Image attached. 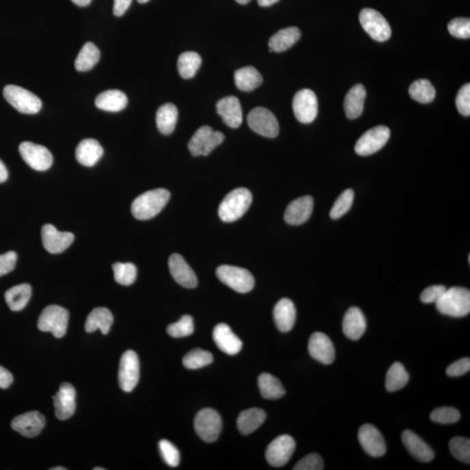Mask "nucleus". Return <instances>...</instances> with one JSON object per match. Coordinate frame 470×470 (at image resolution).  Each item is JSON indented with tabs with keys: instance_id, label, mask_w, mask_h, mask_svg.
Listing matches in <instances>:
<instances>
[{
	"instance_id": "49",
	"label": "nucleus",
	"mask_w": 470,
	"mask_h": 470,
	"mask_svg": "<svg viewBox=\"0 0 470 470\" xmlns=\"http://www.w3.org/2000/svg\"><path fill=\"white\" fill-rule=\"evenodd\" d=\"M450 34L458 38H469L470 37V19L467 18H456L447 25Z\"/></svg>"
},
{
	"instance_id": "34",
	"label": "nucleus",
	"mask_w": 470,
	"mask_h": 470,
	"mask_svg": "<svg viewBox=\"0 0 470 470\" xmlns=\"http://www.w3.org/2000/svg\"><path fill=\"white\" fill-rule=\"evenodd\" d=\"M263 79L254 66H246L237 70L235 73V82L239 90L252 92L262 84Z\"/></svg>"
},
{
	"instance_id": "37",
	"label": "nucleus",
	"mask_w": 470,
	"mask_h": 470,
	"mask_svg": "<svg viewBox=\"0 0 470 470\" xmlns=\"http://www.w3.org/2000/svg\"><path fill=\"white\" fill-rule=\"evenodd\" d=\"M258 386L261 395L266 399H280L286 394L280 380L270 374H261L258 378Z\"/></svg>"
},
{
	"instance_id": "20",
	"label": "nucleus",
	"mask_w": 470,
	"mask_h": 470,
	"mask_svg": "<svg viewBox=\"0 0 470 470\" xmlns=\"http://www.w3.org/2000/svg\"><path fill=\"white\" fill-rule=\"evenodd\" d=\"M76 390L68 382L63 383L53 396L54 408L55 415L60 420H66L75 414L76 409Z\"/></svg>"
},
{
	"instance_id": "47",
	"label": "nucleus",
	"mask_w": 470,
	"mask_h": 470,
	"mask_svg": "<svg viewBox=\"0 0 470 470\" xmlns=\"http://www.w3.org/2000/svg\"><path fill=\"white\" fill-rule=\"evenodd\" d=\"M461 418L458 409L452 407H442L434 409L430 415L431 421L441 424L456 423Z\"/></svg>"
},
{
	"instance_id": "32",
	"label": "nucleus",
	"mask_w": 470,
	"mask_h": 470,
	"mask_svg": "<svg viewBox=\"0 0 470 470\" xmlns=\"http://www.w3.org/2000/svg\"><path fill=\"white\" fill-rule=\"evenodd\" d=\"M113 322L114 316L109 309L97 308L92 310L86 319L85 329L88 332H92L100 329L102 334L107 335L109 332Z\"/></svg>"
},
{
	"instance_id": "19",
	"label": "nucleus",
	"mask_w": 470,
	"mask_h": 470,
	"mask_svg": "<svg viewBox=\"0 0 470 470\" xmlns=\"http://www.w3.org/2000/svg\"><path fill=\"white\" fill-rule=\"evenodd\" d=\"M46 425L44 415L37 411L18 415L12 421V428L22 436L33 438L38 436Z\"/></svg>"
},
{
	"instance_id": "38",
	"label": "nucleus",
	"mask_w": 470,
	"mask_h": 470,
	"mask_svg": "<svg viewBox=\"0 0 470 470\" xmlns=\"http://www.w3.org/2000/svg\"><path fill=\"white\" fill-rule=\"evenodd\" d=\"M101 57V52L94 44L88 42L83 46L75 60V68L78 72H88L94 68Z\"/></svg>"
},
{
	"instance_id": "36",
	"label": "nucleus",
	"mask_w": 470,
	"mask_h": 470,
	"mask_svg": "<svg viewBox=\"0 0 470 470\" xmlns=\"http://www.w3.org/2000/svg\"><path fill=\"white\" fill-rule=\"evenodd\" d=\"M31 296V287L29 284H21L6 291L5 298L12 311H21L27 305Z\"/></svg>"
},
{
	"instance_id": "59",
	"label": "nucleus",
	"mask_w": 470,
	"mask_h": 470,
	"mask_svg": "<svg viewBox=\"0 0 470 470\" xmlns=\"http://www.w3.org/2000/svg\"><path fill=\"white\" fill-rule=\"evenodd\" d=\"M75 5L81 6V8H85L91 4L92 0H72Z\"/></svg>"
},
{
	"instance_id": "16",
	"label": "nucleus",
	"mask_w": 470,
	"mask_h": 470,
	"mask_svg": "<svg viewBox=\"0 0 470 470\" xmlns=\"http://www.w3.org/2000/svg\"><path fill=\"white\" fill-rule=\"evenodd\" d=\"M360 443L363 449L373 457H380L385 455L387 447L382 434L372 424H364L358 433Z\"/></svg>"
},
{
	"instance_id": "8",
	"label": "nucleus",
	"mask_w": 470,
	"mask_h": 470,
	"mask_svg": "<svg viewBox=\"0 0 470 470\" xmlns=\"http://www.w3.org/2000/svg\"><path fill=\"white\" fill-rule=\"evenodd\" d=\"M194 428L198 436L205 442H216L222 431V417L213 409L204 408L195 417Z\"/></svg>"
},
{
	"instance_id": "62",
	"label": "nucleus",
	"mask_w": 470,
	"mask_h": 470,
	"mask_svg": "<svg viewBox=\"0 0 470 470\" xmlns=\"http://www.w3.org/2000/svg\"><path fill=\"white\" fill-rule=\"evenodd\" d=\"M66 468H62V467H57V468H53L52 470H66Z\"/></svg>"
},
{
	"instance_id": "44",
	"label": "nucleus",
	"mask_w": 470,
	"mask_h": 470,
	"mask_svg": "<svg viewBox=\"0 0 470 470\" xmlns=\"http://www.w3.org/2000/svg\"><path fill=\"white\" fill-rule=\"evenodd\" d=\"M452 455L459 461L470 463V440L465 437H454L449 442Z\"/></svg>"
},
{
	"instance_id": "7",
	"label": "nucleus",
	"mask_w": 470,
	"mask_h": 470,
	"mask_svg": "<svg viewBox=\"0 0 470 470\" xmlns=\"http://www.w3.org/2000/svg\"><path fill=\"white\" fill-rule=\"evenodd\" d=\"M225 140V136L219 131H214L212 127L204 126L198 129L188 143L192 155L207 156Z\"/></svg>"
},
{
	"instance_id": "28",
	"label": "nucleus",
	"mask_w": 470,
	"mask_h": 470,
	"mask_svg": "<svg viewBox=\"0 0 470 470\" xmlns=\"http://www.w3.org/2000/svg\"><path fill=\"white\" fill-rule=\"evenodd\" d=\"M103 148L97 140L86 139L82 140L76 148V159L81 165L94 166L103 155Z\"/></svg>"
},
{
	"instance_id": "39",
	"label": "nucleus",
	"mask_w": 470,
	"mask_h": 470,
	"mask_svg": "<svg viewBox=\"0 0 470 470\" xmlns=\"http://www.w3.org/2000/svg\"><path fill=\"white\" fill-rule=\"evenodd\" d=\"M409 375L404 365L395 363L389 367L386 376V389L389 392H395L404 389L408 384Z\"/></svg>"
},
{
	"instance_id": "10",
	"label": "nucleus",
	"mask_w": 470,
	"mask_h": 470,
	"mask_svg": "<svg viewBox=\"0 0 470 470\" xmlns=\"http://www.w3.org/2000/svg\"><path fill=\"white\" fill-rule=\"evenodd\" d=\"M248 124L254 132L266 138H276L279 134L276 117L265 107L254 108L248 114Z\"/></svg>"
},
{
	"instance_id": "60",
	"label": "nucleus",
	"mask_w": 470,
	"mask_h": 470,
	"mask_svg": "<svg viewBox=\"0 0 470 470\" xmlns=\"http://www.w3.org/2000/svg\"><path fill=\"white\" fill-rule=\"evenodd\" d=\"M236 1H237L239 4L241 5H247L249 2L251 1V0H236Z\"/></svg>"
},
{
	"instance_id": "5",
	"label": "nucleus",
	"mask_w": 470,
	"mask_h": 470,
	"mask_svg": "<svg viewBox=\"0 0 470 470\" xmlns=\"http://www.w3.org/2000/svg\"><path fill=\"white\" fill-rule=\"evenodd\" d=\"M69 313L62 306L51 305L41 313L38 321V328L42 332H50L56 338L66 335L68 325Z\"/></svg>"
},
{
	"instance_id": "21",
	"label": "nucleus",
	"mask_w": 470,
	"mask_h": 470,
	"mask_svg": "<svg viewBox=\"0 0 470 470\" xmlns=\"http://www.w3.org/2000/svg\"><path fill=\"white\" fill-rule=\"evenodd\" d=\"M169 270L176 283L187 289H194L198 280L194 272L181 254H172L168 261Z\"/></svg>"
},
{
	"instance_id": "58",
	"label": "nucleus",
	"mask_w": 470,
	"mask_h": 470,
	"mask_svg": "<svg viewBox=\"0 0 470 470\" xmlns=\"http://www.w3.org/2000/svg\"><path fill=\"white\" fill-rule=\"evenodd\" d=\"M279 1V0H258V4L262 8H268V6L273 5Z\"/></svg>"
},
{
	"instance_id": "14",
	"label": "nucleus",
	"mask_w": 470,
	"mask_h": 470,
	"mask_svg": "<svg viewBox=\"0 0 470 470\" xmlns=\"http://www.w3.org/2000/svg\"><path fill=\"white\" fill-rule=\"evenodd\" d=\"M140 380V361L135 352H125L121 356L119 369V382L125 392H132Z\"/></svg>"
},
{
	"instance_id": "33",
	"label": "nucleus",
	"mask_w": 470,
	"mask_h": 470,
	"mask_svg": "<svg viewBox=\"0 0 470 470\" xmlns=\"http://www.w3.org/2000/svg\"><path fill=\"white\" fill-rule=\"evenodd\" d=\"M300 31L297 27H287L277 31L270 40V50L283 53L292 47L300 40Z\"/></svg>"
},
{
	"instance_id": "63",
	"label": "nucleus",
	"mask_w": 470,
	"mask_h": 470,
	"mask_svg": "<svg viewBox=\"0 0 470 470\" xmlns=\"http://www.w3.org/2000/svg\"><path fill=\"white\" fill-rule=\"evenodd\" d=\"M94 470H104V469H102V468H95Z\"/></svg>"
},
{
	"instance_id": "31",
	"label": "nucleus",
	"mask_w": 470,
	"mask_h": 470,
	"mask_svg": "<svg viewBox=\"0 0 470 470\" xmlns=\"http://www.w3.org/2000/svg\"><path fill=\"white\" fill-rule=\"evenodd\" d=\"M129 100L127 95L120 90H107L101 92L96 98L95 105L99 109L107 112H120L126 108Z\"/></svg>"
},
{
	"instance_id": "15",
	"label": "nucleus",
	"mask_w": 470,
	"mask_h": 470,
	"mask_svg": "<svg viewBox=\"0 0 470 470\" xmlns=\"http://www.w3.org/2000/svg\"><path fill=\"white\" fill-rule=\"evenodd\" d=\"M390 130L384 126L374 127L367 131L356 144V152L361 156L374 155L389 142Z\"/></svg>"
},
{
	"instance_id": "25",
	"label": "nucleus",
	"mask_w": 470,
	"mask_h": 470,
	"mask_svg": "<svg viewBox=\"0 0 470 470\" xmlns=\"http://www.w3.org/2000/svg\"><path fill=\"white\" fill-rule=\"evenodd\" d=\"M367 328V322L361 309L352 306L345 313L342 330L344 335L352 341H357L363 337Z\"/></svg>"
},
{
	"instance_id": "22",
	"label": "nucleus",
	"mask_w": 470,
	"mask_h": 470,
	"mask_svg": "<svg viewBox=\"0 0 470 470\" xmlns=\"http://www.w3.org/2000/svg\"><path fill=\"white\" fill-rule=\"evenodd\" d=\"M217 113L222 118L226 126L238 129L243 120L242 108L239 99L229 96L220 100L216 105Z\"/></svg>"
},
{
	"instance_id": "42",
	"label": "nucleus",
	"mask_w": 470,
	"mask_h": 470,
	"mask_svg": "<svg viewBox=\"0 0 470 470\" xmlns=\"http://www.w3.org/2000/svg\"><path fill=\"white\" fill-rule=\"evenodd\" d=\"M213 354L209 351L195 348L185 354L183 358V364L188 369H198L206 367L212 363Z\"/></svg>"
},
{
	"instance_id": "51",
	"label": "nucleus",
	"mask_w": 470,
	"mask_h": 470,
	"mask_svg": "<svg viewBox=\"0 0 470 470\" xmlns=\"http://www.w3.org/2000/svg\"><path fill=\"white\" fill-rule=\"evenodd\" d=\"M456 107L459 113L469 116L470 114V85L466 84L462 86L457 94Z\"/></svg>"
},
{
	"instance_id": "2",
	"label": "nucleus",
	"mask_w": 470,
	"mask_h": 470,
	"mask_svg": "<svg viewBox=\"0 0 470 470\" xmlns=\"http://www.w3.org/2000/svg\"><path fill=\"white\" fill-rule=\"evenodd\" d=\"M438 311L452 317H463L470 312V292L465 287L447 289L436 302Z\"/></svg>"
},
{
	"instance_id": "6",
	"label": "nucleus",
	"mask_w": 470,
	"mask_h": 470,
	"mask_svg": "<svg viewBox=\"0 0 470 470\" xmlns=\"http://www.w3.org/2000/svg\"><path fill=\"white\" fill-rule=\"evenodd\" d=\"M216 274L222 283L236 292L245 293L254 289V276L245 268L223 265L217 268Z\"/></svg>"
},
{
	"instance_id": "35",
	"label": "nucleus",
	"mask_w": 470,
	"mask_h": 470,
	"mask_svg": "<svg viewBox=\"0 0 470 470\" xmlns=\"http://www.w3.org/2000/svg\"><path fill=\"white\" fill-rule=\"evenodd\" d=\"M178 120V109L176 105L166 103L157 111L156 124L159 132L169 135L174 132Z\"/></svg>"
},
{
	"instance_id": "11",
	"label": "nucleus",
	"mask_w": 470,
	"mask_h": 470,
	"mask_svg": "<svg viewBox=\"0 0 470 470\" xmlns=\"http://www.w3.org/2000/svg\"><path fill=\"white\" fill-rule=\"evenodd\" d=\"M19 153L24 161L36 171H47L53 165L52 153L47 148L31 142H22Z\"/></svg>"
},
{
	"instance_id": "48",
	"label": "nucleus",
	"mask_w": 470,
	"mask_h": 470,
	"mask_svg": "<svg viewBox=\"0 0 470 470\" xmlns=\"http://www.w3.org/2000/svg\"><path fill=\"white\" fill-rule=\"evenodd\" d=\"M159 450L166 462L170 467H177L180 465L181 455L174 444L166 440H161L159 443Z\"/></svg>"
},
{
	"instance_id": "46",
	"label": "nucleus",
	"mask_w": 470,
	"mask_h": 470,
	"mask_svg": "<svg viewBox=\"0 0 470 470\" xmlns=\"http://www.w3.org/2000/svg\"><path fill=\"white\" fill-rule=\"evenodd\" d=\"M194 332V319L190 315L182 316L180 321L168 326V332L174 338L190 337Z\"/></svg>"
},
{
	"instance_id": "9",
	"label": "nucleus",
	"mask_w": 470,
	"mask_h": 470,
	"mask_svg": "<svg viewBox=\"0 0 470 470\" xmlns=\"http://www.w3.org/2000/svg\"><path fill=\"white\" fill-rule=\"evenodd\" d=\"M361 27L373 40L383 42L391 37V27L387 19L376 10L363 9L360 14Z\"/></svg>"
},
{
	"instance_id": "23",
	"label": "nucleus",
	"mask_w": 470,
	"mask_h": 470,
	"mask_svg": "<svg viewBox=\"0 0 470 470\" xmlns=\"http://www.w3.org/2000/svg\"><path fill=\"white\" fill-rule=\"evenodd\" d=\"M213 338L217 347L229 356H235L242 348V341L233 334L229 325L220 323L213 329Z\"/></svg>"
},
{
	"instance_id": "55",
	"label": "nucleus",
	"mask_w": 470,
	"mask_h": 470,
	"mask_svg": "<svg viewBox=\"0 0 470 470\" xmlns=\"http://www.w3.org/2000/svg\"><path fill=\"white\" fill-rule=\"evenodd\" d=\"M132 1L133 0H114V14L116 17H121L126 14Z\"/></svg>"
},
{
	"instance_id": "54",
	"label": "nucleus",
	"mask_w": 470,
	"mask_h": 470,
	"mask_svg": "<svg viewBox=\"0 0 470 470\" xmlns=\"http://www.w3.org/2000/svg\"><path fill=\"white\" fill-rule=\"evenodd\" d=\"M470 370L469 358H462L450 364L446 370V374L449 376L458 377L465 375Z\"/></svg>"
},
{
	"instance_id": "18",
	"label": "nucleus",
	"mask_w": 470,
	"mask_h": 470,
	"mask_svg": "<svg viewBox=\"0 0 470 470\" xmlns=\"http://www.w3.org/2000/svg\"><path fill=\"white\" fill-rule=\"evenodd\" d=\"M309 352L313 359L327 365L335 359L334 344L327 335L321 332H313L310 337Z\"/></svg>"
},
{
	"instance_id": "52",
	"label": "nucleus",
	"mask_w": 470,
	"mask_h": 470,
	"mask_svg": "<svg viewBox=\"0 0 470 470\" xmlns=\"http://www.w3.org/2000/svg\"><path fill=\"white\" fill-rule=\"evenodd\" d=\"M446 287L443 285H434L427 287L423 290L421 295V300L423 303H436L442 297L445 291Z\"/></svg>"
},
{
	"instance_id": "3",
	"label": "nucleus",
	"mask_w": 470,
	"mask_h": 470,
	"mask_svg": "<svg viewBox=\"0 0 470 470\" xmlns=\"http://www.w3.org/2000/svg\"><path fill=\"white\" fill-rule=\"evenodd\" d=\"M252 200V194L247 188L241 187L230 192L220 205V218L224 222H235L247 212Z\"/></svg>"
},
{
	"instance_id": "41",
	"label": "nucleus",
	"mask_w": 470,
	"mask_h": 470,
	"mask_svg": "<svg viewBox=\"0 0 470 470\" xmlns=\"http://www.w3.org/2000/svg\"><path fill=\"white\" fill-rule=\"evenodd\" d=\"M409 95L415 101L428 104L434 100L436 89L428 79H419L409 88Z\"/></svg>"
},
{
	"instance_id": "53",
	"label": "nucleus",
	"mask_w": 470,
	"mask_h": 470,
	"mask_svg": "<svg viewBox=\"0 0 470 470\" xmlns=\"http://www.w3.org/2000/svg\"><path fill=\"white\" fill-rule=\"evenodd\" d=\"M17 259V254L14 251L0 254V277L5 276L14 270Z\"/></svg>"
},
{
	"instance_id": "24",
	"label": "nucleus",
	"mask_w": 470,
	"mask_h": 470,
	"mask_svg": "<svg viewBox=\"0 0 470 470\" xmlns=\"http://www.w3.org/2000/svg\"><path fill=\"white\" fill-rule=\"evenodd\" d=\"M313 200L311 196H304L293 200L287 207L284 216L287 224L298 226L309 220L313 213Z\"/></svg>"
},
{
	"instance_id": "50",
	"label": "nucleus",
	"mask_w": 470,
	"mask_h": 470,
	"mask_svg": "<svg viewBox=\"0 0 470 470\" xmlns=\"http://www.w3.org/2000/svg\"><path fill=\"white\" fill-rule=\"evenodd\" d=\"M295 470H322L323 469V461L318 454L312 453L303 457L293 467Z\"/></svg>"
},
{
	"instance_id": "12",
	"label": "nucleus",
	"mask_w": 470,
	"mask_h": 470,
	"mask_svg": "<svg viewBox=\"0 0 470 470\" xmlns=\"http://www.w3.org/2000/svg\"><path fill=\"white\" fill-rule=\"evenodd\" d=\"M296 442L289 434L278 436L267 446L266 459L271 466L283 467L289 462L296 450Z\"/></svg>"
},
{
	"instance_id": "30",
	"label": "nucleus",
	"mask_w": 470,
	"mask_h": 470,
	"mask_svg": "<svg viewBox=\"0 0 470 470\" xmlns=\"http://www.w3.org/2000/svg\"><path fill=\"white\" fill-rule=\"evenodd\" d=\"M267 415L263 409L249 408L242 411L237 419V427L242 434H251L266 421Z\"/></svg>"
},
{
	"instance_id": "1",
	"label": "nucleus",
	"mask_w": 470,
	"mask_h": 470,
	"mask_svg": "<svg viewBox=\"0 0 470 470\" xmlns=\"http://www.w3.org/2000/svg\"><path fill=\"white\" fill-rule=\"evenodd\" d=\"M169 199L170 193L163 188L146 192L133 200L131 210L136 219L150 220L164 209Z\"/></svg>"
},
{
	"instance_id": "29",
	"label": "nucleus",
	"mask_w": 470,
	"mask_h": 470,
	"mask_svg": "<svg viewBox=\"0 0 470 470\" xmlns=\"http://www.w3.org/2000/svg\"><path fill=\"white\" fill-rule=\"evenodd\" d=\"M366 96V89L361 84L353 86L348 92L345 98L344 109L348 119H357L363 114Z\"/></svg>"
},
{
	"instance_id": "40",
	"label": "nucleus",
	"mask_w": 470,
	"mask_h": 470,
	"mask_svg": "<svg viewBox=\"0 0 470 470\" xmlns=\"http://www.w3.org/2000/svg\"><path fill=\"white\" fill-rule=\"evenodd\" d=\"M201 57L195 52H185L181 54L178 60V71L182 78H194L201 66Z\"/></svg>"
},
{
	"instance_id": "45",
	"label": "nucleus",
	"mask_w": 470,
	"mask_h": 470,
	"mask_svg": "<svg viewBox=\"0 0 470 470\" xmlns=\"http://www.w3.org/2000/svg\"><path fill=\"white\" fill-rule=\"evenodd\" d=\"M354 191L348 190L344 191L332 206L330 211V217L332 220H337L346 214L350 210L354 203Z\"/></svg>"
},
{
	"instance_id": "13",
	"label": "nucleus",
	"mask_w": 470,
	"mask_h": 470,
	"mask_svg": "<svg viewBox=\"0 0 470 470\" xmlns=\"http://www.w3.org/2000/svg\"><path fill=\"white\" fill-rule=\"evenodd\" d=\"M293 110L300 123H312L318 114V100L315 92L310 89L297 92L293 98Z\"/></svg>"
},
{
	"instance_id": "61",
	"label": "nucleus",
	"mask_w": 470,
	"mask_h": 470,
	"mask_svg": "<svg viewBox=\"0 0 470 470\" xmlns=\"http://www.w3.org/2000/svg\"><path fill=\"white\" fill-rule=\"evenodd\" d=\"M149 0H138V2L140 3V4H146V3H148Z\"/></svg>"
},
{
	"instance_id": "17",
	"label": "nucleus",
	"mask_w": 470,
	"mask_h": 470,
	"mask_svg": "<svg viewBox=\"0 0 470 470\" xmlns=\"http://www.w3.org/2000/svg\"><path fill=\"white\" fill-rule=\"evenodd\" d=\"M44 248L51 254H60L66 250L75 241V235L69 232L57 231L55 226L47 224L41 230Z\"/></svg>"
},
{
	"instance_id": "27",
	"label": "nucleus",
	"mask_w": 470,
	"mask_h": 470,
	"mask_svg": "<svg viewBox=\"0 0 470 470\" xmlns=\"http://www.w3.org/2000/svg\"><path fill=\"white\" fill-rule=\"evenodd\" d=\"M274 322L280 332L292 330L296 319V309L292 300L284 298L277 303L274 309Z\"/></svg>"
},
{
	"instance_id": "43",
	"label": "nucleus",
	"mask_w": 470,
	"mask_h": 470,
	"mask_svg": "<svg viewBox=\"0 0 470 470\" xmlns=\"http://www.w3.org/2000/svg\"><path fill=\"white\" fill-rule=\"evenodd\" d=\"M114 279L120 285L130 286L135 281L137 268L133 263H120L113 265Z\"/></svg>"
},
{
	"instance_id": "4",
	"label": "nucleus",
	"mask_w": 470,
	"mask_h": 470,
	"mask_svg": "<svg viewBox=\"0 0 470 470\" xmlns=\"http://www.w3.org/2000/svg\"><path fill=\"white\" fill-rule=\"evenodd\" d=\"M4 97L10 105L25 114H38L42 107V102L36 95L21 86H6L3 91Z\"/></svg>"
},
{
	"instance_id": "26",
	"label": "nucleus",
	"mask_w": 470,
	"mask_h": 470,
	"mask_svg": "<svg viewBox=\"0 0 470 470\" xmlns=\"http://www.w3.org/2000/svg\"><path fill=\"white\" fill-rule=\"evenodd\" d=\"M402 440L409 454L418 461L428 462L434 459V454L432 449L413 431L405 430L402 433Z\"/></svg>"
},
{
	"instance_id": "57",
	"label": "nucleus",
	"mask_w": 470,
	"mask_h": 470,
	"mask_svg": "<svg viewBox=\"0 0 470 470\" xmlns=\"http://www.w3.org/2000/svg\"><path fill=\"white\" fill-rule=\"evenodd\" d=\"M8 178V168H5L4 163L0 161V183L5 182Z\"/></svg>"
},
{
	"instance_id": "56",
	"label": "nucleus",
	"mask_w": 470,
	"mask_h": 470,
	"mask_svg": "<svg viewBox=\"0 0 470 470\" xmlns=\"http://www.w3.org/2000/svg\"><path fill=\"white\" fill-rule=\"evenodd\" d=\"M14 382V376L5 367L0 366V389H8Z\"/></svg>"
}]
</instances>
